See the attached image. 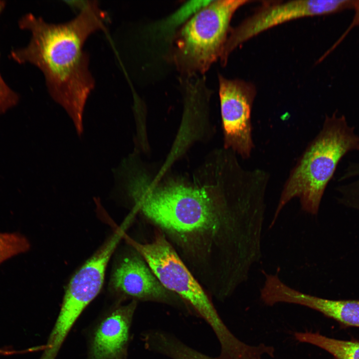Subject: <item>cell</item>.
I'll list each match as a JSON object with an SVG mask.
<instances>
[{
    "label": "cell",
    "instance_id": "2",
    "mask_svg": "<svg viewBox=\"0 0 359 359\" xmlns=\"http://www.w3.org/2000/svg\"><path fill=\"white\" fill-rule=\"evenodd\" d=\"M109 20L96 0H85L76 16L64 22H48L28 13L18 25L30 32L29 41L10 52L17 63L31 64L41 70L50 96L67 112L79 136L85 106L95 86L84 45L92 33L105 29Z\"/></svg>",
    "mask_w": 359,
    "mask_h": 359
},
{
    "label": "cell",
    "instance_id": "17",
    "mask_svg": "<svg viewBox=\"0 0 359 359\" xmlns=\"http://www.w3.org/2000/svg\"><path fill=\"white\" fill-rule=\"evenodd\" d=\"M27 351H17L9 349H0V356H8L16 354L23 353Z\"/></svg>",
    "mask_w": 359,
    "mask_h": 359
},
{
    "label": "cell",
    "instance_id": "14",
    "mask_svg": "<svg viewBox=\"0 0 359 359\" xmlns=\"http://www.w3.org/2000/svg\"><path fill=\"white\" fill-rule=\"evenodd\" d=\"M5 6V2L0 0V15ZM18 100V95L5 83L0 73V113L14 106Z\"/></svg>",
    "mask_w": 359,
    "mask_h": 359
},
{
    "label": "cell",
    "instance_id": "3",
    "mask_svg": "<svg viewBox=\"0 0 359 359\" xmlns=\"http://www.w3.org/2000/svg\"><path fill=\"white\" fill-rule=\"evenodd\" d=\"M359 151V135L337 111L326 115L322 127L291 170L270 228L291 199L298 197L303 211L317 214L325 190L338 164L348 153Z\"/></svg>",
    "mask_w": 359,
    "mask_h": 359
},
{
    "label": "cell",
    "instance_id": "16",
    "mask_svg": "<svg viewBox=\"0 0 359 359\" xmlns=\"http://www.w3.org/2000/svg\"><path fill=\"white\" fill-rule=\"evenodd\" d=\"M355 14L353 20L351 22L350 26L353 28L354 26L358 25L359 23V0H356V6L354 9Z\"/></svg>",
    "mask_w": 359,
    "mask_h": 359
},
{
    "label": "cell",
    "instance_id": "15",
    "mask_svg": "<svg viewBox=\"0 0 359 359\" xmlns=\"http://www.w3.org/2000/svg\"><path fill=\"white\" fill-rule=\"evenodd\" d=\"M180 359H221L206 355L191 347L185 349L181 355Z\"/></svg>",
    "mask_w": 359,
    "mask_h": 359
},
{
    "label": "cell",
    "instance_id": "7",
    "mask_svg": "<svg viewBox=\"0 0 359 359\" xmlns=\"http://www.w3.org/2000/svg\"><path fill=\"white\" fill-rule=\"evenodd\" d=\"M117 262L110 281L111 291L122 298L152 302L192 312L185 302L159 281L143 257L132 247Z\"/></svg>",
    "mask_w": 359,
    "mask_h": 359
},
{
    "label": "cell",
    "instance_id": "12",
    "mask_svg": "<svg viewBox=\"0 0 359 359\" xmlns=\"http://www.w3.org/2000/svg\"><path fill=\"white\" fill-rule=\"evenodd\" d=\"M27 239L17 233H0V264L8 258L27 251Z\"/></svg>",
    "mask_w": 359,
    "mask_h": 359
},
{
    "label": "cell",
    "instance_id": "13",
    "mask_svg": "<svg viewBox=\"0 0 359 359\" xmlns=\"http://www.w3.org/2000/svg\"><path fill=\"white\" fill-rule=\"evenodd\" d=\"M211 0H190L184 3L164 22L162 28L171 30L188 20Z\"/></svg>",
    "mask_w": 359,
    "mask_h": 359
},
{
    "label": "cell",
    "instance_id": "8",
    "mask_svg": "<svg viewBox=\"0 0 359 359\" xmlns=\"http://www.w3.org/2000/svg\"><path fill=\"white\" fill-rule=\"evenodd\" d=\"M255 93L251 84L219 76L224 145L243 159L250 157L254 147L251 114Z\"/></svg>",
    "mask_w": 359,
    "mask_h": 359
},
{
    "label": "cell",
    "instance_id": "9",
    "mask_svg": "<svg viewBox=\"0 0 359 359\" xmlns=\"http://www.w3.org/2000/svg\"><path fill=\"white\" fill-rule=\"evenodd\" d=\"M137 301L118 305L97 325L90 340L86 359H126L133 318Z\"/></svg>",
    "mask_w": 359,
    "mask_h": 359
},
{
    "label": "cell",
    "instance_id": "10",
    "mask_svg": "<svg viewBox=\"0 0 359 359\" xmlns=\"http://www.w3.org/2000/svg\"><path fill=\"white\" fill-rule=\"evenodd\" d=\"M275 304H298L316 310L351 327L359 328V300H333L307 294L295 290L282 281L277 282L271 291Z\"/></svg>",
    "mask_w": 359,
    "mask_h": 359
},
{
    "label": "cell",
    "instance_id": "6",
    "mask_svg": "<svg viewBox=\"0 0 359 359\" xmlns=\"http://www.w3.org/2000/svg\"><path fill=\"white\" fill-rule=\"evenodd\" d=\"M356 0H298L268 3L236 28L227 37L220 56L225 64L238 46L269 28L308 16L334 14L354 9Z\"/></svg>",
    "mask_w": 359,
    "mask_h": 359
},
{
    "label": "cell",
    "instance_id": "18",
    "mask_svg": "<svg viewBox=\"0 0 359 359\" xmlns=\"http://www.w3.org/2000/svg\"><path fill=\"white\" fill-rule=\"evenodd\" d=\"M358 25H359V23Z\"/></svg>",
    "mask_w": 359,
    "mask_h": 359
},
{
    "label": "cell",
    "instance_id": "4",
    "mask_svg": "<svg viewBox=\"0 0 359 359\" xmlns=\"http://www.w3.org/2000/svg\"><path fill=\"white\" fill-rule=\"evenodd\" d=\"M128 244L145 259L161 283L180 297L214 332L223 352L234 350L239 340L218 314L203 286L177 253L165 235L157 230L154 239L142 243L127 235Z\"/></svg>",
    "mask_w": 359,
    "mask_h": 359
},
{
    "label": "cell",
    "instance_id": "1",
    "mask_svg": "<svg viewBox=\"0 0 359 359\" xmlns=\"http://www.w3.org/2000/svg\"><path fill=\"white\" fill-rule=\"evenodd\" d=\"M134 205L210 293L221 292L240 276L242 221L257 219L261 206L259 189L248 177L220 172L211 186L148 180L138 189Z\"/></svg>",
    "mask_w": 359,
    "mask_h": 359
},
{
    "label": "cell",
    "instance_id": "11",
    "mask_svg": "<svg viewBox=\"0 0 359 359\" xmlns=\"http://www.w3.org/2000/svg\"><path fill=\"white\" fill-rule=\"evenodd\" d=\"M294 336L300 342L308 343L330 353L335 359H359V340H341L329 338L320 333L296 332Z\"/></svg>",
    "mask_w": 359,
    "mask_h": 359
},
{
    "label": "cell",
    "instance_id": "5",
    "mask_svg": "<svg viewBox=\"0 0 359 359\" xmlns=\"http://www.w3.org/2000/svg\"><path fill=\"white\" fill-rule=\"evenodd\" d=\"M250 1L217 0L199 10L185 23L178 40L177 57L181 66L203 73L220 57L235 12Z\"/></svg>",
    "mask_w": 359,
    "mask_h": 359
}]
</instances>
